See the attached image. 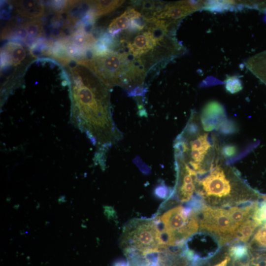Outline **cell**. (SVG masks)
<instances>
[{
  "instance_id": "6da1fadb",
  "label": "cell",
  "mask_w": 266,
  "mask_h": 266,
  "mask_svg": "<svg viewBox=\"0 0 266 266\" xmlns=\"http://www.w3.org/2000/svg\"><path fill=\"white\" fill-rule=\"evenodd\" d=\"M70 65V120L104 157L105 151L123 137L113 119L109 89L87 67Z\"/></svg>"
},
{
  "instance_id": "7a4b0ae2",
  "label": "cell",
  "mask_w": 266,
  "mask_h": 266,
  "mask_svg": "<svg viewBox=\"0 0 266 266\" xmlns=\"http://www.w3.org/2000/svg\"><path fill=\"white\" fill-rule=\"evenodd\" d=\"M120 244L128 259L162 253L168 248L155 219L129 221L124 228Z\"/></svg>"
},
{
  "instance_id": "3957f363",
  "label": "cell",
  "mask_w": 266,
  "mask_h": 266,
  "mask_svg": "<svg viewBox=\"0 0 266 266\" xmlns=\"http://www.w3.org/2000/svg\"><path fill=\"white\" fill-rule=\"evenodd\" d=\"M155 219L162 225L161 230L168 247L181 245L200 227L197 213L181 205L159 213Z\"/></svg>"
},
{
  "instance_id": "277c9868",
  "label": "cell",
  "mask_w": 266,
  "mask_h": 266,
  "mask_svg": "<svg viewBox=\"0 0 266 266\" xmlns=\"http://www.w3.org/2000/svg\"><path fill=\"white\" fill-rule=\"evenodd\" d=\"M129 52L114 51L102 57H93L78 62L93 71L109 89L115 85L123 88L131 61Z\"/></svg>"
},
{
  "instance_id": "5b68a950",
  "label": "cell",
  "mask_w": 266,
  "mask_h": 266,
  "mask_svg": "<svg viewBox=\"0 0 266 266\" xmlns=\"http://www.w3.org/2000/svg\"><path fill=\"white\" fill-rule=\"evenodd\" d=\"M200 230L217 236L220 243L235 238L237 228L231 220L228 209L204 205L200 210Z\"/></svg>"
},
{
  "instance_id": "8992f818",
  "label": "cell",
  "mask_w": 266,
  "mask_h": 266,
  "mask_svg": "<svg viewBox=\"0 0 266 266\" xmlns=\"http://www.w3.org/2000/svg\"><path fill=\"white\" fill-rule=\"evenodd\" d=\"M197 184L199 188L198 193L210 202L218 203L231 196L232 184L219 165L211 166L209 174L198 180Z\"/></svg>"
},
{
  "instance_id": "52a82bcc",
  "label": "cell",
  "mask_w": 266,
  "mask_h": 266,
  "mask_svg": "<svg viewBox=\"0 0 266 266\" xmlns=\"http://www.w3.org/2000/svg\"><path fill=\"white\" fill-rule=\"evenodd\" d=\"M41 23L37 20L28 21L20 25L9 24L2 33V38H17L30 44L44 36Z\"/></svg>"
},
{
  "instance_id": "ba28073f",
  "label": "cell",
  "mask_w": 266,
  "mask_h": 266,
  "mask_svg": "<svg viewBox=\"0 0 266 266\" xmlns=\"http://www.w3.org/2000/svg\"><path fill=\"white\" fill-rule=\"evenodd\" d=\"M224 106L219 102L212 100L208 102L203 108L200 120L202 127L205 131L219 129L226 120Z\"/></svg>"
},
{
  "instance_id": "9c48e42d",
  "label": "cell",
  "mask_w": 266,
  "mask_h": 266,
  "mask_svg": "<svg viewBox=\"0 0 266 266\" xmlns=\"http://www.w3.org/2000/svg\"><path fill=\"white\" fill-rule=\"evenodd\" d=\"M0 53L2 69L9 66L16 67L22 65L27 55L26 47L16 41L6 42L2 47Z\"/></svg>"
},
{
  "instance_id": "30bf717a",
  "label": "cell",
  "mask_w": 266,
  "mask_h": 266,
  "mask_svg": "<svg viewBox=\"0 0 266 266\" xmlns=\"http://www.w3.org/2000/svg\"><path fill=\"white\" fill-rule=\"evenodd\" d=\"M196 11L193 0L166 2L163 11L156 18L180 22L182 19Z\"/></svg>"
},
{
  "instance_id": "8fae6325",
  "label": "cell",
  "mask_w": 266,
  "mask_h": 266,
  "mask_svg": "<svg viewBox=\"0 0 266 266\" xmlns=\"http://www.w3.org/2000/svg\"><path fill=\"white\" fill-rule=\"evenodd\" d=\"M128 52L137 58L152 51L156 46L151 33L145 30L136 34L132 41L125 43Z\"/></svg>"
},
{
  "instance_id": "7c38bea8",
  "label": "cell",
  "mask_w": 266,
  "mask_h": 266,
  "mask_svg": "<svg viewBox=\"0 0 266 266\" xmlns=\"http://www.w3.org/2000/svg\"><path fill=\"white\" fill-rule=\"evenodd\" d=\"M16 12L20 16L30 19L39 18L45 14L43 3L37 0H21L13 2Z\"/></svg>"
},
{
  "instance_id": "4fadbf2b",
  "label": "cell",
  "mask_w": 266,
  "mask_h": 266,
  "mask_svg": "<svg viewBox=\"0 0 266 266\" xmlns=\"http://www.w3.org/2000/svg\"><path fill=\"white\" fill-rule=\"evenodd\" d=\"M258 207V202L252 201L244 206H233L228 211L231 220L238 229L242 223L252 217Z\"/></svg>"
},
{
  "instance_id": "5bb4252c",
  "label": "cell",
  "mask_w": 266,
  "mask_h": 266,
  "mask_svg": "<svg viewBox=\"0 0 266 266\" xmlns=\"http://www.w3.org/2000/svg\"><path fill=\"white\" fill-rule=\"evenodd\" d=\"M244 64L252 74L266 85V50L248 58Z\"/></svg>"
},
{
  "instance_id": "9a60e30c",
  "label": "cell",
  "mask_w": 266,
  "mask_h": 266,
  "mask_svg": "<svg viewBox=\"0 0 266 266\" xmlns=\"http://www.w3.org/2000/svg\"><path fill=\"white\" fill-rule=\"evenodd\" d=\"M125 0L89 1L90 10L96 18L111 12L124 3Z\"/></svg>"
},
{
  "instance_id": "2e32d148",
  "label": "cell",
  "mask_w": 266,
  "mask_h": 266,
  "mask_svg": "<svg viewBox=\"0 0 266 266\" xmlns=\"http://www.w3.org/2000/svg\"><path fill=\"white\" fill-rule=\"evenodd\" d=\"M262 223L254 219H249L242 223L237 229L235 238L238 241L246 242L251 237L256 229Z\"/></svg>"
},
{
  "instance_id": "e0dca14e",
  "label": "cell",
  "mask_w": 266,
  "mask_h": 266,
  "mask_svg": "<svg viewBox=\"0 0 266 266\" xmlns=\"http://www.w3.org/2000/svg\"><path fill=\"white\" fill-rule=\"evenodd\" d=\"M131 20L126 11L113 19L109 25L108 33L112 36L118 34L121 30L127 29L130 26Z\"/></svg>"
},
{
  "instance_id": "ac0fdd59",
  "label": "cell",
  "mask_w": 266,
  "mask_h": 266,
  "mask_svg": "<svg viewBox=\"0 0 266 266\" xmlns=\"http://www.w3.org/2000/svg\"><path fill=\"white\" fill-rule=\"evenodd\" d=\"M229 254L234 261L238 263L244 259L248 260V247L241 244L233 245L230 248Z\"/></svg>"
},
{
  "instance_id": "d6986e66",
  "label": "cell",
  "mask_w": 266,
  "mask_h": 266,
  "mask_svg": "<svg viewBox=\"0 0 266 266\" xmlns=\"http://www.w3.org/2000/svg\"><path fill=\"white\" fill-rule=\"evenodd\" d=\"M224 83L226 91L232 94L237 93L243 89L241 80L236 75L227 76Z\"/></svg>"
},
{
  "instance_id": "ffe728a7",
  "label": "cell",
  "mask_w": 266,
  "mask_h": 266,
  "mask_svg": "<svg viewBox=\"0 0 266 266\" xmlns=\"http://www.w3.org/2000/svg\"><path fill=\"white\" fill-rule=\"evenodd\" d=\"M253 241L262 247L266 248V224L257 231L253 237Z\"/></svg>"
},
{
  "instance_id": "44dd1931",
  "label": "cell",
  "mask_w": 266,
  "mask_h": 266,
  "mask_svg": "<svg viewBox=\"0 0 266 266\" xmlns=\"http://www.w3.org/2000/svg\"><path fill=\"white\" fill-rule=\"evenodd\" d=\"M252 219L262 223V221H266V202L256 210L252 216Z\"/></svg>"
},
{
  "instance_id": "7402d4cb",
  "label": "cell",
  "mask_w": 266,
  "mask_h": 266,
  "mask_svg": "<svg viewBox=\"0 0 266 266\" xmlns=\"http://www.w3.org/2000/svg\"><path fill=\"white\" fill-rule=\"evenodd\" d=\"M220 130L224 133H230L235 131V125L232 122L226 120L219 128Z\"/></svg>"
},
{
  "instance_id": "603a6c76",
  "label": "cell",
  "mask_w": 266,
  "mask_h": 266,
  "mask_svg": "<svg viewBox=\"0 0 266 266\" xmlns=\"http://www.w3.org/2000/svg\"><path fill=\"white\" fill-rule=\"evenodd\" d=\"M236 148L233 145H227L224 146L222 149V154L223 156L228 158L232 157L235 155Z\"/></svg>"
},
{
  "instance_id": "cb8c5ba5",
  "label": "cell",
  "mask_w": 266,
  "mask_h": 266,
  "mask_svg": "<svg viewBox=\"0 0 266 266\" xmlns=\"http://www.w3.org/2000/svg\"><path fill=\"white\" fill-rule=\"evenodd\" d=\"M156 194L159 196L160 198L165 197L166 193V189L164 186H159L156 189Z\"/></svg>"
},
{
  "instance_id": "d4e9b609",
  "label": "cell",
  "mask_w": 266,
  "mask_h": 266,
  "mask_svg": "<svg viewBox=\"0 0 266 266\" xmlns=\"http://www.w3.org/2000/svg\"><path fill=\"white\" fill-rule=\"evenodd\" d=\"M231 261V258L230 256H227L220 262L213 265V266H228V265Z\"/></svg>"
},
{
  "instance_id": "484cf974",
  "label": "cell",
  "mask_w": 266,
  "mask_h": 266,
  "mask_svg": "<svg viewBox=\"0 0 266 266\" xmlns=\"http://www.w3.org/2000/svg\"><path fill=\"white\" fill-rule=\"evenodd\" d=\"M113 266H129V264L124 260H119L116 261Z\"/></svg>"
}]
</instances>
